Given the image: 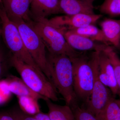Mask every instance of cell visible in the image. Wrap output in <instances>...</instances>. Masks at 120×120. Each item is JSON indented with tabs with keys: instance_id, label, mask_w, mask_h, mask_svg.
<instances>
[{
	"instance_id": "9",
	"label": "cell",
	"mask_w": 120,
	"mask_h": 120,
	"mask_svg": "<svg viewBox=\"0 0 120 120\" xmlns=\"http://www.w3.org/2000/svg\"><path fill=\"white\" fill-rule=\"evenodd\" d=\"M98 72L99 79L113 95L118 94V88L114 75L113 67L109 57L104 51L99 52Z\"/></svg>"
},
{
	"instance_id": "6",
	"label": "cell",
	"mask_w": 120,
	"mask_h": 120,
	"mask_svg": "<svg viewBox=\"0 0 120 120\" xmlns=\"http://www.w3.org/2000/svg\"><path fill=\"white\" fill-rule=\"evenodd\" d=\"M0 19L1 37L12 55L40 70L26 49L17 26L7 16L2 2L0 3Z\"/></svg>"
},
{
	"instance_id": "27",
	"label": "cell",
	"mask_w": 120,
	"mask_h": 120,
	"mask_svg": "<svg viewBox=\"0 0 120 120\" xmlns=\"http://www.w3.org/2000/svg\"><path fill=\"white\" fill-rule=\"evenodd\" d=\"M38 120H51L48 114L41 112L34 116Z\"/></svg>"
},
{
	"instance_id": "24",
	"label": "cell",
	"mask_w": 120,
	"mask_h": 120,
	"mask_svg": "<svg viewBox=\"0 0 120 120\" xmlns=\"http://www.w3.org/2000/svg\"><path fill=\"white\" fill-rule=\"evenodd\" d=\"M15 120H38L34 116L24 112L19 108L14 107L9 111Z\"/></svg>"
},
{
	"instance_id": "1",
	"label": "cell",
	"mask_w": 120,
	"mask_h": 120,
	"mask_svg": "<svg viewBox=\"0 0 120 120\" xmlns=\"http://www.w3.org/2000/svg\"><path fill=\"white\" fill-rule=\"evenodd\" d=\"M47 58L51 82L62 95L66 105H69L77 99L73 88V65L71 59L66 55L50 53Z\"/></svg>"
},
{
	"instance_id": "12",
	"label": "cell",
	"mask_w": 120,
	"mask_h": 120,
	"mask_svg": "<svg viewBox=\"0 0 120 120\" xmlns=\"http://www.w3.org/2000/svg\"><path fill=\"white\" fill-rule=\"evenodd\" d=\"M30 0V13L34 19H46L50 15L61 13L58 0Z\"/></svg>"
},
{
	"instance_id": "8",
	"label": "cell",
	"mask_w": 120,
	"mask_h": 120,
	"mask_svg": "<svg viewBox=\"0 0 120 120\" xmlns=\"http://www.w3.org/2000/svg\"><path fill=\"white\" fill-rule=\"evenodd\" d=\"M101 15L79 14L56 16L49 19L52 24L61 31L70 30L95 23L102 17Z\"/></svg>"
},
{
	"instance_id": "23",
	"label": "cell",
	"mask_w": 120,
	"mask_h": 120,
	"mask_svg": "<svg viewBox=\"0 0 120 120\" xmlns=\"http://www.w3.org/2000/svg\"><path fill=\"white\" fill-rule=\"evenodd\" d=\"M11 93L8 88L5 79L0 80V105L7 103L11 98Z\"/></svg>"
},
{
	"instance_id": "30",
	"label": "cell",
	"mask_w": 120,
	"mask_h": 120,
	"mask_svg": "<svg viewBox=\"0 0 120 120\" xmlns=\"http://www.w3.org/2000/svg\"></svg>"
},
{
	"instance_id": "13",
	"label": "cell",
	"mask_w": 120,
	"mask_h": 120,
	"mask_svg": "<svg viewBox=\"0 0 120 120\" xmlns=\"http://www.w3.org/2000/svg\"><path fill=\"white\" fill-rule=\"evenodd\" d=\"M95 0H58L61 13L66 15H93Z\"/></svg>"
},
{
	"instance_id": "26",
	"label": "cell",
	"mask_w": 120,
	"mask_h": 120,
	"mask_svg": "<svg viewBox=\"0 0 120 120\" xmlns=\"http://www.w3.org/2000/svg\"><path fill=\"white\" fill-rule=\"evenodd\" d=\"M0 120H15L9 112H0Z\"/></svg>"
},
{
	"instance_id": "28",
	"label": "cell",
	"mask_w": 120,
	"mask_h": 120,
	"mask_svg": "<svg viewBox=\"0 0 120 120\" xmlns=\"http://www.w3.org/2000/svg\"><path fill=\"white\" fill-rule=\"evenodd\" d=\"M1 28L0 27V40L1 37Z\"/></svg>"
},
{
	"instance_id": "16",
	"label": "cell",
	"mask_w": 120,
	"mask_h": 120,
	"mask_svg": "<svg viewBox=\"0 0 120 120\" xmlns=\"http://www.w3.org/2000/svg\"><path fill=\"white\" fill-rule=\"evenodd\" d=\"M45 101L49 109L47 114L51 120H76L69 106L57 105L49 99Z\"/></svg>"
},
{
	"instance_id": "7",
	"label": "cell",
	"mask_w": 120,
	"mask_h": 120,
	"mask_svg": "<svg viewBox=\"0 0 120 120\" xmlns=\"http://www.w3.org/2000/svg\"><path fill=\"white\" fill-rule=\"evenodd\" d=\"M99 52L94 51L91 56L94 73V86L90 100L86 103V109L95 116L104 109L113 98L112 91L102 82L99 77L98 60Z\"/></svg>"
},
{
	"instance_id": "29",
	"label": "cell",
	"mask_w": 120,
	"mask_h": 120,
	"mask_svg": "<svg viewBox=\"0 0 120 120\" xmlns=\"http://www.w3.org/2000/svg\"><path fill=\"white\" fill-rule=\"evenodd\" d=\"M2 0H0V3L1 2H2Z\"/></svg>"
},
{
	"instance_id": "17",
	"label": "cell",
	"mask_w": 120,
	"mask_h": 120,
	"mask_svg": "<svg viewBox=\"0 0 120 120\" xmlns=\"http://www.w3.org/2000/svg\"><path fill=\"white\" fill-rule=\"evenodd\" d=\"M70 30L77 34L88 38L94 41L110 46L102 30L99 29L94 24H91Z\"/></svg>"
},
{
	"instance_id": "11",
	"label": "cell",
	"mask_w": 120,
	"mask_h": 120,
	"mask_svg": "<svg viewBox=\"0 0 120 120\" xmlns=\"http://www.w3.org/2000/svg\"><path fill=\"white\" fill-rule=\"evenodd\" d=\"M6 14L12 22L22 20L28 22L32 20L30 17V0H2Z\"/></svg>"
},
{
	"instance_id": "21",
	"label": "cell",
	"mask_w": 120,
	"mask_h": 120,
	"mask_svg": "<svg viewBox=\"0 0 120 120\" xmlns=\"http://www.w3.org/2000/svg\"><path fill=\"white\" fill-rule=\"evenodd\" d=\"M101 13L114 17L120 15V0H105L99 8Z\"/></svg>"
},
{
	"instance_id": "20",
	"label": "cell",
	"mask_w": 120,
	"mask_h": 120,
	"mask_svg": "<svg viewBox=\"0 0 120 120\" xmlns=\"http://www.w3.org/2000/svg\"><path fill=\"white\" fill-rule=\"evenodd\" d=\"M107 54L113 67L114 75L120 97V58L113 47L108 46L104 50Z\"/></svg>"
},
{
	"instance_id": "5",
	"label": "cell",
	"mask_w": 120,
	"mask_h": 120,
	"mask_svg": "<svg viewBox=\"0 0 120 120\" xmlns=\"http://www.w3.org/2000/svg\"><path fill=\"white\" fill-rule=\"evenodd\" d=\"M71 60L75 95L77 99L86 103L90 100L94 86V73L92 58L80 53Z\"/></svg>"
},
{
	"instance_id": "14",
	"label": "cell",
	"mask_w": 120,
	"mask_h": 120,
	"mask_svg": "<svg viewBox=\"0 0 120 120\" xmlns=\"http://www.w3.org/2000/svg\"><path fill=\"white\" fill-rule=\"evenodd\" d=\"M100 25L110 45L114 49H120V19L106 18Z\"/></svg>"
},
{
	"instance_id": "18",
	"label": "cell",
	"mask_w": 120,
	"mask_h": 120,
	"mask_svg": "<svg viewBox=\"0 0 120 120\" xmlns=\"http://www.w3.org/2000/svg\"><path fill=\"white\" fill-rule=\"evenodd\" d=\"M95 116L98 120H120V100L113 97Z\"/></svg>"
},
{
	"instance_id": "4",
	"label": "cell",
	"mask_w": 120,
	"mask_h": 120,
	"mask_svg": "<svg viewBox=\"0 0 120 120\" xmlns=\"http://www.w3.org/2000/svg\"><path fill=\"white\" fill-rule=\"evenodd\" d=\"M13 22L18 27L26 49L39 68L51 82L46 47L41 37L30 22L22 20Z\"/></svg>"
},
{
	"instance_id": "2",
	"label": "cell",
	"mask_w": 120,
	"mask_h": 120,
	"mask_svg": "<svg viewBox=\"0 0 120 120\" xmlns=\"http://www.w3.org/2000/svg\"><path fill=\"white\" fill-rule=\"evenodd\" d=\"M10 61L22 80L30 89L47 99L52 101H58L56 87L41 70L26 64L12 55Z\"/></svg>"
},
{
	"instance_id": "22",
	"label": "cell",
	"mask_w": 120,
	"mask_h": 120,
	"mask_svg": "<svg viewBox=\"0 0 120 120\" xmlns=\"http://www.w3.org/2000/svg\"><path fill=\"white\" fill-rule=\"evenodd\" d=\"M75 99L69 105L75 115L76 120H98L93 113L86 109L80 107Z\"/></svg>"
},
{
	"instance_id": "3",
	"label": "cell",
	"mask_w": 120,
	"mask_h": 120,
	"mask_svg": "<svg viewBox=\"0 0 120 120\" xmlns=\"http://www.w3.org/2000/svg\"><path fill=\"white\" fill-rule=\"evenodd\" d=\"M30 23L41 37L49 53L66 55L71 59L80 54L70 46L62 32L47 18L34 19Z\"/></svg>"
},
{
	"instance_id": "25",
	"label": "cell",
	"mask_w": 120,
	"mask_h": 120,
	"mask_svg": "<svg viewBox=\"0 0 120 120\" xmlns=\"http://www.w3.org/2000/svg\"><path fill=\"white\" fill-rule=\"evenodd\" d=\"M4 54L0 49V80L7 70V65Z\"/></svg>"
},
{
	"instance_id": "10",
	"label": "cell",
	"mask_w": 120,
	"mask_h": 120,
	"mask_svg": "<svg viewBox=\"0 0 120 120\" xmlns=\"http://www.w3.org/2000/svg\"><path fill=\"white\" fill-rule=\"evenodd\" d=\"M68 45L76 51H104L109 45L94 41L71 30L61 31Z\"/></svg>"
},
{
	"instance_id": "15",
	"label": "cell",
	"mask_w": 120,
	"mask_h": 120,
	"mask_svg": "<svg viewBox=\"0 0 120 120\" xmlns=\"http://www.w3.org/2000/svg\"><path fill=\"white\" fill-rule=\"evenodd\" d=\"M8 88L11 94L17 97L27 96L32 97L37 100L43 99L46 101L47 99L41 95L34 92L27 86L21 78L16 76L10 75L5 79Z\"/></svg>"
},
{
	"instance_id": "19",
	"label": "cell",
	"mask_w": 120,
	"mask_h": 120,
	"mask_svg": "<svg viewBox=\"0 0 120 120\" xmlns=\"http://www.w3.org/2000/svg\"><path fill=\"white\" fill-rule=\"evenodd\" d=\"M19 108L28 115L34 116L41 112L38 100L27 96L17 97Z\"/></svg>"
}]
</instances>
